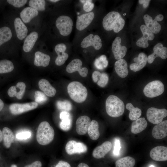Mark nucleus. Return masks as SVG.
Masks as SVG:
<instances>
[{
    "label": "nucleus",
    "instance_id": "f257e3e1",
    "mask_svg": "<svg viewBox=\"0 0 167 167\" xmlns=\"http://www.w3.org/2000/svg\"><path fill=\"white\" fill-rule=\"evenodd\" d=\"M125 24L124 19L119 12L111 11L103 18L102 24L104 28L106 31L113 30L118 33L123 28Z\"/></svg>",
    "mask_w": 167,
    "mask_h": 167
},
{
    "label": "nucleus",
    "instance_id": "f03ea898",
    "mask_svg": "<svg viewBox=\"0 0 167 167\" xmlns=\"http://www.w3.org/2000/svg\"><path fill=\"white\" fill-rule=\"evenodd\" d=\"M105 109L107 113L110 116L117 118L123 113L125 105L123 101L117 96L111 95L105 101Z\"/></svg>",
    "mask_w": 167,
    "mask_h": 167
},
{
    "label": "nucleus",
    "instance_id": "7ed1b4c3",
    "mask_svg": "<svg viewBox=\"0 0 167 167\" xmlns=\"http://www.w3.org/2000/svg\"><path fill=\"white\" fill-rule=\"evenodd\" d=\"M54 136V129L48 122L43 121L40 124L36 134V140L39 144L45 145L49 144Z\"/></svg>",
    "mask_w": 167,
    "mask_h": 167
},
{
    "label": "nucleus",
    "instance_id": "20e7f679",
    "mask_svg": "<svg viewBox=\"0 0 167 167\" xmlns=\"http://www.w3.org/2000/svg\"><path fill=\"white\" fill-rule=\"evenodd\" d=\"M67 90L71 98L77 103H82L87 98L88 94L87 89L79 82L74 81L70 83Z\"/></svg>",
    "mask_w": 167,
    "mask_h": 167
},
{
    "label": "nucleus",
    "instance_id": "39448f33",
    "mask_svg": "<svg viewBox=\"0 0 167 167\" xmlns=\"http://www.w3.org/2000/svg\"><path fill=\"white\" fill-rule=\"evenodd\" d=\"M55 24L61 35L66 36L71 33L73 29V22L70 17L66 15H61L57 19Z\"/></svg>",
    "mask_w": 167,
    "mask_h": 167
},
{
    "label": "nucleus",
    "instance_id": "423d86ee",
    "mask_svg": "<svg viewBox=\"0 0 167 167\" xmlns=\"http://www.w3.org/2000/svg\"><path fill=\"white\" fill-rule=\"evenodd\" d=\"M163 83L160 80H154L148 84L143 90L144 95L149 98L156 97L162 94L164 91Z\"/></svg>",
    "mask_w": 167,
    "mask_h": 167
},
{
    "label": "nucleus",
    "instance_id": "0eeeda50",
    "mask_svg": "<svg viewBox=\"0 0 167 167\" xmlns=\"http://www.w3.org/2000/svg\"><path fill=\"white\" fill-rule=\"evenodd\" d=\"M167 116V110L165 109L150 107L148 109L146 113L148 120L153 124H156L161 122Z\"/></svg>",
    "mask_w": 167,
    "mask_h": 167
},
{
    "label": "nucleus",
    "instance_id": "6e6552de",
    "mask_svg": "<svg viewBox=\"0 0 167 167\" xmlns=\"http://www.w3.org/2000/svg\"><path fill=\"white\" fill-rule=\"evenodd\" d=\"M38 106V103L35 102L23 104L14 103L10 106L9 108L11 113L15 115L36 109Z\"/></svg>",
    "mask_w": 167,
    "mask_h": 167
},
{
    "label": "nucleus",
    "instance_id": "1a4fd4ad",
    "mask_svg": "<svg viewBox=\"0 0 167 167\" xmlns=\"http://www.w3.org/2000/svg\"><path fill=\"white\" fill-rule=\"evenodd\" d=\"M82 62L80 59H74L68 64L66 68V71L69 73L78 71L80 76L86 77L88 73V70L86 67H82Z\"/></svg>",
    "mask_w": 167,
    "mask_h": 167
},
{
    "label": "nucleus",
    "instance_id": "9d476101",
    "mask_svg": "<svg viewBox=\"0 0 167 167\" xmlns=\"http://www.w3.org/2000/svg\"><path fill=\"white\" fill-rule=\"evenodd\" d=\"M65 150L68 154L72 155L85 153L87 151L88 148L87 146L82 142L71 140L66 144Z\"/></svg>",
    "mask_w": 167,
    "mask_h": 167
},
{
    "label": "nucleus",
    "instance_id": "9b49d317",
    "mask_svg": "<svg viewBox=\"0 0 167 167\" xmlns=\"http://www.w3.org/2000/svg\"><path fill=\"white\" fill-rule=\"evenodd\" d=\"M80 45L83 48L92 46L95 49L98 50L101 48L102 43L101 39L98 35L90 34L84 38Z\"/></svg>",
    "mask_w": 167,
    "mask_h": 167
},
{
    "label": "nucleus",
    "instance_id": "f8f14e48",
    "mask_svg": "<svg viewBox=\"0 0 167 167\" xmlns=\"http://www.w3.org/2000/svg\"><path fill=\"white\" fill-rule=\"evenodd\" d=\"M140 29L143 36L137 41V46L140 47L146 48L149 45L148 40L152 41L154 38V33L144 24L141 26Z\"/></svg>",
    "mask_w": 167,
    "mask_h": 167
},
{
    "label": "nucleus",
    "instance_id": "ddd939ff",
    "mask_svg": "<svg viewBox=\"0 0 167 167\" xmlns=\"http://www.w3.org/2000/svg\"><path fill=\"white\" fill-rule=\"evenodd\" d=\"M94 16V12L91 11L78 17L76 23V29L79 31L84 30L91 24Z\"/></svg>",
    "mask_w": 167,
    "mask_h": 167
},
{
    "label": "nucleus",
    "instance_id": "4468645a",
    "mask_svg": "<svg viewBox=\"0 0 167 167\" xmlns=\"http://www.w3.org/2000/svg\"><path fill=\"white\" fill-rule=\"evenodd\" d=\"M121 39L120 37H116L113 41L112 45V51L115 58L119 60L126 55L127 51L126 47L121 45Z\"/></svg>",
    "mask_w": 167,
    "mask_h": 167
},
{
    "label": "nucleus",
    "instance_id": "2eb2a0df",
    "mask_svg": "<svg viewBox=\"0 0 167 167\" xmlns=\"http://www.w3.org/2000/svg\"><path fill=\"white\" fill-rule=\"evenodd\" d=\"M91 123V119L87 116H82L78 118L76 122V130L77 133L80 135L86 134Z\"/></svg>",
    "mask_w": 167,
    "mask_h": 167
},
{
    "label": "nucleus",
    "instance_id": "dca6fc26",
    "mask_svg": "<svg viewBox=\"0 0 167 167\" xmlns=\"http://www.w3.org/2000/svg\"><path fill=\"white\" fill-rule=\"evenodd\" d=\"M153 53L147 57V61L149 63H152L155 59L159 57L163 59L167 57V48L164 47L161 43L156 44L153 47Z\"/></svg>",
    "mask_w": 167,
    "mask_h": 167
},
{
    "label": "nucleus",
    "instance_id": "f3484780",
    "mask_svg": "<svg viewBox=\"0 0 167 167\" xmlns=\"http://www.w3.org/2000/svg\"><path fill=\"white\" fill-rule=\"evenodd\" d=\"M150 156L152 160L155 161H166L167 147L162 146H157L151 150Z\"/></svg>",
    "mask_w": 167,
    "mask_h": 167
},
{
    "label": "nucleus",
    "instance_id": "a211bd4d",
    "mask_svg": "<svg viewBox=\"0 0 167 167\" xmlns=\"http://www.w3.org/2000/svg\"><path fill=\"white\" fill-rule=\"evenodd\" d=\"M112 147L111 142L109 141H106L94 149L92 155L96 159H101L104 157L111 150Z\"/></svg>",
    "mask_w": 167,
    "mask_h": 167
},
{
    "label": "nucleus",
    "instance_id": "6ab92c4d",
    "mask_svg": "<svg viewBox=\"0 0 167 167\" xmlns=\"http://www.w3.org/2000/svg\"><path fill=\"white\" fill-rule=\"evenodd\" d=\"M26 85L22 82L18 83L16 86H13L10 87L7 93L9 96L11 97L15 96L18 99H22L24 94Z\"/></svg>",
    "mask_w": 167,
    "mask_h": 167
},
{
    "label": "nucleus",
    "instance_id": "aec40b11",
    "mask_svg": "<svg viewBox=\"0 0 167 167\" xmlns=\"http://www.w3.org/2000/svg\"><path fill=\"white\" fill-rule=\"evenodd\" d=\"M152 136L157 139L165 138L167 135V120L162 121L155 126L153 128Z\"/></svg>",
    "mask_w": 167,
    "mask_h": 167
},
{
    "label": "nucleus",
    "instance_id": "412c9836",
    "mask_svg": "<svg viewBox=\"0 0 167 167\" xmlns=\"http://www.w3.org/2000/svg\"><path fill=\"white\" fill-rule=\"evenodd\" d=\"M147 59V57L145 54L142 52L140 53L138 57L134 58L135 62L130 65V69L134 72L139 71L146 65Z\"/></svg>",
    "mask_w": 167,
    "mask_h": 167
},
{
    "label": "nucleus",
    "instance_id": "4be33fe9",
    "mask_svg": "<svg viewBox=\"0 0 167 167\" xmlns=\"http://www.w3.org/2000/svg\"><path fill=\"white\" fill-rule=\"evenodd\" d=\"M61 120L59 124L60 128L64 131H68L72 125V118L71 114L67 111H62L60 114Z\"/></svg>",
    "mask_w": 167,
    "mask_h": 167
},
{
    "label": "nucleus",
    "instance_id": "5701e85b",
    "mask_svg": "<svg viewBox=\"0 0 167 167\" xmlns=\"http://www.w3.org/2000/svg\"><path fill=\"white\" fill-rule=\"evenodd\" d=\"M14 24L18 38L20 40H23L27 35L28 30L26 26L19 18L15 19Z\"/></svg>",
    "mask_w": 167,
    "mask_h": 167
},
{
    "label": "nucleus",
    "instance_id": "b1692460",
    "mask_svg": "<svg viewBox=\"0 0 167 167\" xmlns=\"http://www.w3.org/2000/svg\"><path fill=\"white\" fill-rule=\"evenodd\" d=\"M114 68L116 73L121 78H125L128 75L127 64L124 59L117 61L115 63Z\"/></svg>",
    "mask_w": 167,
    "mask_h": 167
},
{
    "label": "nucleus",
    "instance_id": "393cba45",
    "mask_svg": "<svg viewBox=\"0 0 167 167\" xmlns=\"http://www.w3.org/2000/svg\"><path fill=\"white\" fill-rule=\"evenodd\" d=\"M38 86L44 93L49 97H53L56 94V89L51 85L48 80L45 79H42L39 81Z\"/></svg>",
    "mask_w": 167,
    "mask_h": 167
},
{
    "label": "nucleus",
    "instance_id": "a878e982",
    "mask_svg": "<svg viewBox=\"0 0 167 167\" xmlns=\"http://www.w3.org/2000/svg\"><path fill=\"white\" fill-rule=\"evenodd\" d=\"M38 34L36 32L31 33L24 40L23 49L26 52H30L33 47L38 38Z\"/></svg>",
    "mask_w": 167,
    "mask_h": 167
},
{
    "label": "nucleus",
    "instance_id": "bb28decb",
    "mask_svg": "<svg viewBox=\"0 0 167 167\" xmlns=\"http://www.w3.org/2000/svg\"><path fill=\"white\" fill-rule=\"evenodd\" d=\"M92 78L94 83L101 87H104L107 84L109 80L108 75L105 73H101L98 71L93 72Z\"/></svg>",
    "mask_w": 167,
    "mask_h": 167
},
{
    "label": "nucleus",
    "instance_id": "cd10ccee",
    "mask_svg": "<svg viewBox=\"0 0 167 167\" xmlns=\"http://www.w3.org/2000/svg\"><path fill=\"white\" fill-rule=\"evenodd\" d=\"M50 60L49 55L40 51H37L35 53L34 64L37 66L45 67L49 65Z\"/></svg>",
    "mask_w": 167,
    "mask_h": 167
},
{
    "label": "nucleus",
    "instance_id": "c85d7f7f",
    "mask_svg": "<svg viewBox=\"0 0 167 167\" xmlns=\"http://www.w3.org/2000/svg\"><path fill=\"white\" fill-rule=\"evenodd\" d=\"M147 125V122L144 118H139L132 122L131 131L134 134L139 133L144 130Z\"/></svg>",
    "mask_w": 167,
    "mask_h": 167
},
{
    "label": "nucleus",
    "instance_id": "c756f323",
    "mask_svg": "<svg viewBox=\"0 0 167 167\" xmlns=\"http://www.w3.org/2000/svg\"><path fill=\"white\" fill-rule=\"evenodd\" d=\"M38 14V11L30 7L24 8L20 12V16L24 23H28Z\"/></svg>",
    "mask_w": 167,
    "mask_h": 167
},
{
    "label": "nucleus",
    "instance_id": "7c9ffc66",
    "mask_svg": "<svg viewBox=\"0 0 167 167\" xmlns=\"http://www.w3.org/2000/svg\"><path fill=\"white\" fill-rule=\"evenodd\" d=\"M143 18L146 26L153 33L157 34L160 32L161 26L157 22L153 20L152 18L148 14L145 15Z\"/></svg>",
    "mask_w": 167,
    "mask_h": 167
},
{
    "label": "nucleus",
    "instance_id": "2f4dec72",
    "mask_svg": "<svg viewBox=\"0 0 167 167\" xmlns=\"http://www.w3.org/2000/svg\"><path fill=\"white\" fill-rule=\"evenodd\" d=\"M3 145L6 148H9L14 140V135L11 130L7 127L3 128L2 130Z\"/></svg>",
    "mask_w": 167,
    "mask_h": 167
},
{
    "label": "nucleus",
    "instance_id": "473e14b6",
    "mask_svg": "<svg viewBox=\"0 0 167 167\" xmlns=\"http://www.w3.org/2000/svg\"><path fill=\"white\" fill-rule=\"evenodd\" d=\"M99 126L98 122L95 120H92L89 126L88 132V134L91 139L95 140L99 137L100 133L99 130Z\"/></svg>",
    "mask_w": 167,
    "mask_h": 167
},
{
    "label": "nucleus",
    "instance_id": "72a5a7b5",
    "mask_svg": "<svg viewBox=\"0 0 167 167\" xmlns=\"http://www.w3.org/2000/svg\"><path fill=\"white\" fill-rule=\"evenodd\" d=\"M135 163L134 158L126 156L121 158L116 161V167H134Z\"/></svg>",
    "mask_w": 167,
    "mask_h": 167
},
{
    "label": "nucleus",
    "instance_id": "f704fd0d",
    "mask_svg": "<svg viewBox=\"0 0 167 167\" xmlns=\"http://www.w3.org/2000/svg\"><path fill=\"white\" fill-rule=\"evenodd\" d=\"M126 108L130 111L129 118L131 120H136L139 118L141 115V110L137 107H135L131 103H128L126 105Z\"/></svg>",
    "mask_w": 167,
    "mask_h": 167
},
{
    "label": "nucleus",
    "instance_id": "c9c22d12",
    "mask_svg": "<svg viewBox=\"0 0 167 167\" xmlns=\"http://www.w3.org/2000/svg\"><path fill=\"white\" fill-rule=\"evenodd\" d=\"M12 36L11 31L9 28L3 27L0 28V46L9 41Z\"/></svg>",
    "mask_w": 167,
    "mask_h": 167
},
{
    "label": "nucleus",
    "instance_id": "e433bc0d",
    "mask_svg": "<svg viewBox=\"0 0 167 167\" xmlns=\"http://www.w3.org/2000/svg\"><path fill=\"white\" fill-rule=\"evenodd\" d=\"M14 69V65L11 61L7 60L0 61V74L10 72Z\"/></svg>",
    "mask_w": 167,
    "mask_h": 167
},
{
    "label": "nucleus",
    "instance_id": "4c0bfd02",
    "mask_svg": "<svg viewBox=\"0 0 167 167\" xmlns=\"http://www.w3.org/2000/svg\"><path fill=\"white\" fill-rule=\"evenodd\" d=\"M29 5L37 11H44L45 10V2L44 0H30Z\"/></svg>",
    "mask_w": 167,
    "mask_h": 167
},
{
    "label": "nucleus",
    "instance_id": "58836bf2",
    "mask_svg": "<svg viewBox=\"0 0 167 167\" xmlns=\"http://www.w3.org/2000/svg\"><path fill=\"white\" fill-rule=\"evenodd\" d=\"M56 52L58 56L55 59V64L57 66H62L68 58V54L64 51H59Z\"/></svg>",
    "mask_w": 167,
    "mask_h": 167
},
{
    "label": "nucleus",
    "instance_id": "ea45409f",
    "mask_svg": "<svg viewBox=\"0 0 167 167\" xmlns=\"http://www.w3.org/2000/svg\"><path fill=\"white\" fill-rule=\"evenodd\" d=\"M56 105L58 109L63 110V111L68 112L71 111L72 109V106L71 103L67 100L58 101Z\"/></svg>",
    "mask_w": 167,
    "mask_h": 167
},
{
    "label": "nucleus",
    "instance_id": "a19ab883",
    "mask_svg": "<svg viewBox=\"0 0 167 167\" xmlns=\"http://www.w3.org/2000/svg\"><path fill=\"white\" fill-rule=\"evenodd\" d=\"M34 98L35 102L39 104L45 103L48 100V98L45 94L38 91L35 92Z\"/></svg>",
    "mask_w": 167,
    "mask_h": 167
},
{
    "label": "nucleus",
    "instance_id": "79ce46f5",
    "mask_svg": "<svg viewBox=\"0 0 167 167\" xmlns=\"http://www.w3.org/2000/svg\"><path fill=\"white\" fill-rule=\"evenodd\" d=\"M79 1L84 4L83 8L84 11L89 12L93 9L94 4L91 0H81Z\"/></svg>",
    "mask_w": 167,
    "mask_h": 167
},
{
    "label": "nucleus",
    "instance_id": "37998d69",
    "mask_svg": "<svg viewBox=\"0 0 167 167\" xmlns=\"http://www.w3.org/2000/svg\"><path fill=\"white\" fill-rule=\"evenodd\" d=\"M7 2L16 7H20L24 5L27 2L26 0H8Z\"/></svg>",
    "mask_w": 167,
    "mask_h": 167
},
{
    "label": "nucleus",
    "instance_id": "c03bdc74",
    "mask_svg": "<svg viewBox=\"0 0 167 167\" xmlns=\"http://www.w3.org/2000/svg\"><path fill=\"white\" fill-rule=\"evenodd\" d=\"M31 133L29 131H24L18 133L16 135L17 139H26L30 138Z\"/></svg>",
    "mask_w": 167,
    "mask_h": 167
},
{
    "label": "nucleus",
    "instance_id": "a18cd8bd",
    "mask_svg": "<svg viewBox=\"0 0 167 167\" xmlns=\"http://www.w3.org/2000/svg\"><path fill=\"white\" fill-rule=\"evenodd\" d=\"M121 148L120 140L118 139H115L114 147V149L113 151V154L116 155H118Z\"/></svg>",
    "mask_w": 167,
    "mask_h": 167
},
{
    "label": "nucleus",
    "instance_id": "49530a36",
    "mask_svg": "<svg viewBox=\"0 0 167 167\" xmlns=\"http://www.w3.org/2000/svg\"><path fill=\"white\" fill-rule=\"evenodd\" d=\"M55 167H71V166L68 163L62 161H60Z\"/></svg>",
    "mask_w": 167,
    "mask_h": 167
},
{
    "label": "nucleus",
    "instance_id": "de8ad7c7",
    "mask_svg": "<svg viewBox=\"0 0 167 167\" xmlns=\"http://www.w3.org/2000/svg\"><path fill=\"white\" fill-rule=\"evenodd\" d=\"M95 66L98 69L102 70L104 68L103 66V62L100 61L98 59L96 58L94 62Z\"/></svg>",
    "mask_w": 167,
    "mask_h": 167
},
{
    "label": "nucleus",
    "instance_id": "09e8293b",
    "mask_svg": "<svg viewBox=\"0 0 167 167\" xmlns=\"http://www.w3.org/2000/svg\"><path fill=\"white\" fill-rule=\"evenodd\" d=\"M24 167H42V163L40 161H37L30 165H26Z\"/></svg>",
    "mask_w": 167,
    "mask_h": 167
},
{
    "label": "nucleus",
    "instance_id": "8fccbe9b",
    "mask_svg": "<svg viewBox=\"0 0 167 167\" xmlns=\"http://www.w3.org/2000/svg\"><path fill=\"white\" fill-rule=\"evenodd\" d=\"M164 19V16L162 14H160L156 15L154 19V20L157 21H162Z\"/></svg>",
    "mask_w": 167,
    "mask_h": 167
},
{
    "label": "nucleus",
    "instance_id": "3c124183",
    "mask_svg": "<svg viewBox=\"0 0 167 167\" xmlns=\"http://www.w3.org/2000/svg\"><path fill=\"white\" fill-rule=\"evenodd\" d=\"M150 0H145L143 3V7L144 8H147L148 6Z\"/></svg>",
    "mask_w": 167,
    "mask_h": 167
},
{
    "label": "nucleus",
    "instance_id": "603ef678",
    "mask_svg": "<svg viewBox=\"0 0 167 167\" xmlns=\"http://www.w3.org/2000/svg\"><path fill=\"white\" fill-rule=\"evenodd\" d=\"M98 59L101 62H103L107 59L106 56L104 55H101L98 58Z\"/></svg>",
    "mask_w": 167,
    "mask_h": 167
},
{
    "label": "nucleus",
    "instance_id": "864d4df0",
    "mask_svg": "<svg viewBox=\"0 0 167 167\" xmlns=\"http://www.w3.org/2000/svg\"><path fill=\"white\" fill-rule=\"evenodd\" d=\"M77 167H89L87 164L84 163H79Z\"/></svg>",
    "mask_w": 167,
    "mask_h": 167
},
{
    "label": "nucleus",
    "instance_id": "5fc2aeb1",
    "mask_svg": "<svg viewBox=\"0 0 167 167\" xmlns=\"http://www.w3.org/2000/svg\"><path fill=\"white\" fill-rule=\"evenodd\" d=\"M4 104L0 98V111L3 108Z\"/></svg>",
    "mask_w": 167,
    "mask_h": 167
},
{
    "label": "nucleus",
    "instance_id": "6e6d98bb",
    "mask_svg": "<svg viewBox=\"0 0 167 167\" xmlns=\"http://www.w3.org/2000/svg\"><path fill=\"white\" fill-rule=\"evenodd\" d=\"M108 62L106 59L104 62H103V66L104 68H106L108 66Z\"/></svg>",
    "mask_w": 167,
    "mask_h": 167
},
{
    "label": "nucleus",
    "instance_id": "4d7b16f0",
    "mask_svg": "<svg viewBox=\"0 0 167 167\" xmlns=\"http://www.w3.org/2000/svg\"><path fill=\"white\" fill-rule=\"evenodd\" d=\"M2 140V134L1 130L0 129V142Z\"/></svg>",
    "mask_w": 167,
    "mask_h": 167
},
{
    "label": "nucleus",
    "instance_id": "13d9d810",
    "mask_svg": "<svg viewBox=\"0 0 167 167\" xmlns=\"http://www.w3.org/2000/svg\"><path fill=\"white\" fill-rule=\"evenodd\" d=\"M145 0H139V2L140 4H143Z\"/></svg>",
    "mask_w": 167,
    "mask_h": 167
},
{
    "label": "nucleus",
    "instance_id": "bf43d9fd",
    "mask_svg": "<svg viewBox=\"0 0 167 167\" xmlns=\"http://www.w3.org/2000/svg\"><path fill=\"white\" fill-rule=\"evenodd\" d=\"M49 1H50V2H58L59 1V0H49Z\"/></svg>",
    "mask_w": 167,
    "mask_h": 167
},
{
    "label": "nucleus",
    "instance_id": "052dcab7",
    "mask_svg": "<svg viewBox=\"0 0 167 167\" xmlns=\"http://www.w3.org/2000/svg\"><path fill=\"white\" fill-rule=\"evenodd\" d=\"M11 167H17V166L13 164L11 165Z\"/></svg>",
    "mask_w": 167,
    "mask_h": 167
},
{
    "label": "nucleus",
    "instance_id": "680f3d73",
    "mask_svg": "<svg viewBox=\"0 0 167 167\" xmlns=\"http://www.w3.org/2000/svg\"><path fill=\"white\" fill-rule=\"evenodd\" d=\"M149 167H155L153 165H151Z\"/></svg>",
    "mask_w": 167,
    "mask_h": 167
},
{
    "label": "nucleus",
    "instance_id": "e2e57ef3",
    "mask_svg": "<svg viewBox=\"0 0 167 167\" xmlns=\"http://www.w3.org/2000/svg\"><path fill=\"white\" fill-rule=\"evenodd\" d=\"M126 15V13H124V14H123V15Z\"/></svg>",
    "mask_w": 167,
    "mask_h": 167
}]
</instances>
